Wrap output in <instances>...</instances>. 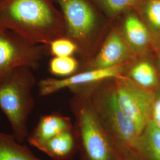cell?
<instances>
[{"label": "cell", "mask_w": 160, "mask_h": 160, "mask_svg": "<svg viewBox=\"0 0 160 160\" xmlns=\"http://www.w3.org/2000/svg\"><path fill=\"white\" fill-rule=\"evenodd\" d=\"M9 30L33 45H48L65 33L49 0H0V32Z\"/></svg>", "instance_id": "cell-1"}, {"label": "cell", "mask_w": 160, "mask_h": 160, "mask_svg": "<svg viewBox=\"0 0 160 160\" xmlns=\"http://www.w3.org/2000/svg\"><path fill=\"white\" fill-rule=\"evenodd\" d=\"M90 100L121 160H143L140 150L141 133L120 109L113 85L95 92Z\"/></svg>", "instance_id": "cell-2"}, {"label": "cell", "mask_w": 160, "mask_h": 160, "mask_svg": "<svg viewBox=\"0 0 160 160\" xmlns=\"http://www.w3.org/2000/svg\"><path fill=\"white\" fill-rule=\"evenodd\" d=\"M33 71L19 67L0 80V110L10 124L12 134L20 143L28 137V120L34 108L32 90L36 80Z\"/></svg>", "instance_id": "cell-3"}, {"label": "cell", "mask_w": 160, "mask_h": 160, "mask_svg": "<svg viewBox=\"0 0 160 160\" xmlns=\"http://www.w3.org/2000/svg\"><path fill=\"white\" fill-rule=\"evenodd\" d=\"M80 160H122L115 150L92 102L78 94L71 102Z\"/></svg>", "instance_id": "cell-4"}, {"label": "cell", "mask_w": 160, "mask_h": 160, "mask_svg": "<svg viewBox=\"0 0 160 160\" xmlns=\"http://www.w3.org/2000/svg\"><path fill=\"white\" fill-rule=\"evenodd\" d=\"M113 88L120 109L141 135L151 119L154 92L123 77L115 79Z\"/></svg>", "instance_id": "cell-5"}, {"label": "cell", "mask_w": 160, "mask_h": 160, "mask_svg": "<svg viewBox=\"0 0 160 160\" xmlns=\"http://www.w3.org/2000/svg\"><path fill=\"white\" fill-rule=\"evenodd\" d=\"M45 50V45H33L12 32H0V80L17 68L36 69Z\"/></svg>", "instance_id": "cell-6"}, {"label": "cell", "mask_w": 160, "mask_h": 160, "mask_svg": "<svg viewBox=\"0 0 160 160\" xmlns=\"http://www.w3.org/2000/svg\"><path fill=\"white\" fill-rule=\"evenodd\" d=\"M60 6L65 24V34L71 39L81 42L95 27L96 16L85 0H55Z\"/></svg>", "instance_id": "cell-7"}, {"label": "cell", "mask_w": 160, "mask_h": 160, "mask_svg": "<svg viewBox=\"0 0 160 160\" xmlns=\"http://www.w3.org/2000/svg\"><path fill=\"white\" fill-rule=\"evenodd\" d=\"M121 73L122 68L116 66L108 68H95L62 78H45L38 84L39 92L41 96H46L65 88L72 90L108 79L119 78L122 77Z\"/></svg>", "instance_id": "cell-8"}, {"label": "cell", "mask_w": 160, "mask_h": 160, "mask_svg": "<svg viewBox=\"0 0 160 160\" xmlns=\"http://www.w3.org/2000/svg\"><path fill=\"white\" fill-rule=\"evenodd\" d=\"M72 128L74 125L67 116L57 112L43 115L29 133L27 141L32 146L39 149L52 138Z\"/></svg>", "instance_id": "cell-9"}, {"label": "cell", "mask_w": 160, "mask_h": 160, "mask_svg": "<svg viewBox=\"0 0 160 160\" xmlns=\"http://www.w3.org/2000/svg\"><path fill=\"white\" fill-rule=\"evenodd\" d=\"M128 48L118 33H112L104 43L95 59V68H108L119 66L128 57Z\"/></svg>", "instance_id": "cell-10"}, {"label": "cell", "mask_w": 160, "mask_h": 160, "mask_svg": "<svg viewBox=\"0 0 160 160\" xmlns=\"http://www.w3.org/2000/svg\"><path fill=\"white\" fill-rule=\"evenodd\" d=\"M39 149L53 160H71L78 151L74 129L60 133L42 145Z\"/></svg>", "instance_id": "cell-11"}, {"label": "cell", "mask_w": 160, "mask_h": 160, "mask_svg": "<svg viewBox=\"0 0 160 160\" xmlns=\"http://www.w3.org/2000/svg\"><path fill=\"white\" fill-rule=\"evenodd\" d=\"M0 160H42L12 134L0 131Z\"/></svg>", "instance_id": "cell-12"}, {"label": "cell", "mask_w": 160, "mask_h": 160, "mask_svg": "<svg viewBox=\"0 0 160 160\" xmlns=\"http://www.w3.org/2000/svg\"><path fill=\"white\" fill-rule=\"evenodd\" d=\"M143 160H160V128L150 120L140 137Z\"/></svg>", "instance_id": "cell-13"}, {"label": "cell", "mask_w": 160, "mask_h": 160, "mask_svg": "<svg viewBox=\"0 0 160 160\" xmlns=\"http://www.w3.org/2000/svg\"><path fill=\"white\" fill-rule=\"evenodd\" d=\"M123 31L126 40L132 46L142 48L148 43V30L136 15L129 14L127 16L124 22Z\"/></svg>", "instance_id": "cell-14"}, {"label": "cell", "mask_w": 160, "mask_h": 160, "mask_svg": "<svg viewBox=\"0 0 160 160\" xmlns=\"http://www.w3.org/2000/svg\"><path fill=\"white\" fill-rule=\"evenodd\" d=\"M131 77L135 84L149 90L158 84L154 68L147 62H141L135 65L131 71Z\"/></svg>", "instance_id": "cell-15"}, {"label": "cell", "mask_w": 160, "mask_h": 160, "mask_svg": "<svg viewBox=\"0 0 160 160\" xmlns=\"http://www.w3.org/2000/svg\"><path fill=\"white\" fill-rule=\"evenodd\" d=\"M78 67L77 60L71 57H53L49 63L52 74L59 77H67L74 74Z\"/></svg>", "instance_id": "cell-16"}, {"label": "cell", "mask_w": 160, "mask_h": 160, "mask_svg": "<svg viewBox=\"0 0 160 160\" xmlns=\"http://www.w3.org/2000/svg\"><path fill=\"white\" fill-rule=\"evenodd\" d=\"M46 45L53 57H71L78 50V45L74 41L63 36L53 39Z\"/></svg>", "instance_id": "cell-17"}, {"label": "cell", "mask_w": 160, "mask_h": 160, "mask_svg": "<svg viewBox=\"0 0 160 160\" xmlns=\"http://www.w3.org/2000/svg\"><path fill=\"white\" fill-rule=\"evenodd\" d=\"M143 12L149 25L160 30V0H147Z\"/></svg>", "instance_id": "cell-18"}, {"label": "cell", "mask_w": 160, "mask_h": 160, "mask_svg": "<svg viewBox=\"0 0 160 160\" xmlns=\"http://www.w3.org/2000/svg\"><path fill=\"white\" fill-rule=\"evenodd\" d=\"M141 0H101L104 8L112 14H119L137 5Z\"/></svg>", "instance_id": "cell-19"}, {"label": "cell", "mask_w": 160, "mask_h": 160, "mask_svg": "<svg viewBox=\"0 0 160 160\" xmlns=\"http://www.w3.org/2000/svg\"><path fill=\"white\" fill-rule=\"evenodd\" d=\"M155 124L160 128V90L154 93L151 119Z\"/></svg>", "instance_id": "cell-20"}, {"label": "cell", "mask_w": 160, "mask_h": 160, "mask_svg": "<svg viewBox=\"0 0 160 160\" xmlns=\"http://www.w3.org/2000/svg\"><path fill=\"white\" fill-rule=\"evenodd\" d=\"M159 61H160V59H159Z\"/></svg>", "instance_id": "cell-21"}]
</instances>
